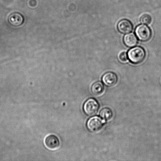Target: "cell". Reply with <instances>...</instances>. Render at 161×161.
<instances>
[{"label": "cell", "instance_id": "7c38bea8", "mask_svg": "<svg viewBox=\"0 0 161 161\" xmlns=\"http://www.w3.org/2000/svg\"><path fill=\"white\" fill-rule=\"evenodd\" d=\"M140 22L143 24L149 25L152 21V18L150 15L147 14H145L142 16L140 18Z\"/></svg>", "mask_w": 161, "mask_h": 161}, {"label": "cell", "instance_id": "ba28073f", "mask_svg": "<svg viewBox=\"0 0 161 161\" xmlns=\"http://www.w3.org/2000/svg\"><path fill=\"white\" fill-rule=\"evenodd\" d=\"M8 20L9 23L13 26H19L23 23L24 18L21 14L18 13H14L9 16Z\"/></svg>", "mask_w": 161, "mask_h": 161}, {"label": "cell", "instance_id": "5b68a950", "mask_svg": "<svg viewBox=\"0 0 161 161\" xmlns=\"http://www.w3.org/2000/svg\"><path fill=\"white\" fill-rule=\"evenodd\" d=\"M44 143L46 147L51 150L58 149L60 145L59 138L53 135L47 136L45 139Z\"/></svg>", "mask_w": 161, "mask_h": 161}, {"label": "cell", "instance_id": "4fadbf2b", "mask_svg": "<svg viewBox=\"0 0 161 161\" xmlns=\"http://www.w3.org/2000/svg\"><path fill=\"white\" fill-rule=\"evenodd\" d=\"M119 58L120 61L121 62H125L128 59L127 53L125 52H122L120 53Z\"/></svg>", "mask_w": 161, "mask_h": 161}, {"label": "cell", "instance_id": "8fae6325", "mask_svg": "<svg viewBox=\"0 0 161 161\" xmlns=\"http://www.w3.org/2000/svg\"><path fill=\"white\" fill-rule=\"evenodd\" d=\"M101 118L105 121H109L113 118V113L111 109L108 108H103L100 112Z\"/></svg>", "mask_w": 161, "mask_h": 161}, {"label": "cell", "instance_id": "52a82bcc", "mask_svg": "<svg viewBox=\"0 0 161 161\" xmlns=\"http://www.w3.org/2000/svg\"><path fill=\"white\" fill-rule=\"evenodd\" d=\"M102 80L103 83L108 86H114L118 81L117 75L113 72H108L104 74Z\"/></svg>", "mask_w": 161, "mask_h": 161}, {"label": "cell", "instance_id": "8992f818", "mask_svg": "<svg viewBox=\"0 0 161 161\" xmlns=\"http://www.w3.org/2000/svg\"><path fill=\"white\" fill-rule=\"evenodd\" d=\"M118 29L120 32L122 34H127L131 32L133 30V25L129 20L123 19L120 20L118 23Z\"/></svg>", "mask_w": 161, "mask_h": 161}, {"label": "cell", "instance_id": "6da1fadb", "mask_svg": "<svg viewBox=\"0 0 161 161\" xmlns=\"http://www.w3.org/2000/svg\"><path fill=\"white\" fill-rule=\"evenodd\" d=\"M128 58L132 64H138L142 63L146 58L144 49L140 47H136L129 50L127 53Z\"/></svg>", "mask_w": 161, "mask_h": 161}, {"label": "cell", "instance_id": "277c9868", "mask_svg": "<svg viewBox=\"0 0 161 161\" xmlns=\"http://www.w3.org/2000/svg\"><path fill=\"white\" fill-rule=\"evenodd\" d=\"M99 107L97 101L94 98L88 99L83 105V110L85 114L89 116H93L97 113Z\"/></svg>", "mask_w": 161, "mask_h": 161}, {"label": "cell", "instance_id": "9c48e42d", "mask_svg": "<svg viewBox=\"0 0 161 161\" xmlns=\"http://www.w3.org/2000/svg\"><path fill=\"white\" fill-rule=\"evenodd\" d=\"M124 42L126 46L129 47L135 46L138 43V39L133 33L126 34L124 38Z\"/></svg>", "mask_w": 161, "mask_h": 161}, {"label": "cell", "instance_id": "7a4b0ae2", "mask_svg": "<svg viewBox=\"0 0 161 161\" xmlns=\"http://www.w3.org/2000/svg\"><path fill=\"white\" fill-rule=\"evenodd\" d=\"M105 120L98 116H94L88 120L86 123V127L88 130L92 132L100 131L103 127Z\"/></svg>", "mask_w": 161, "mask_h": 161}, {"label": "cell", "instance_id": "30bf717a", "mask_svg": "<svg viewBox=\"0 0 161 161\" xmlns=\"http://www.w3.org/2000/svg\"><path fill=\"white\" fill-rule=\"evenodd\" d=\"M104 91V86L103 84L100 81L94 83L91 87L92 92L94 95L98 96L102 94Z\"/></svg>", "mask_w": 161, "mask_h": 161}, {"label": "cell", "instance_id": "3957f363", "mask_svg": "<svg viewBox=\"0 0 161 161\" xmlns=\"http://www.w3.org/2000/svg\"><path fill=\"white\" fill-rule=\"evenodd\" d=\"M135 32L138 38L142 42L149 40L152 36L151 29L145 24L140 25L137 26Z\"/></svg>", "mask_w": 161, "mask_h": 161}]
</instances>
